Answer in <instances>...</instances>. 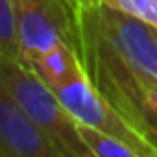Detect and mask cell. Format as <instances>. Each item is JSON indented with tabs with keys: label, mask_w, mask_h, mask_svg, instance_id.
I'll return each mask as SVG.
<instances>
[{
	"label": "cell",
	"mask_w": 157,
	"mask_h": 157,
	"mask_svg": "<svg viewBox=\"0 0 157 157\" xmlns=\"http://www.w3.org/2000/svg\"><path fill=\"white\" fill-rule=\"evenodd\" d=\"M101 4L157 28V0H101Z\"/></svg>",
	"instance_id": "cell-9"
},
{
	"label": "cell",
	"mask_w": 157,
	"mask_h": 157,
	"mask_svg": "<svg viewBox=\"0 0 157 157\" xmlns=\"http://www.w3.org/2000/svg\"><path fill=\"white\" fill-rule=\"evenodd\" d=\"M62 2H64L66 6L70 8V12L78 18L80 14H84V12L92 10V8H96V6H100L101 0H62Z\"/></svg>",
	"instance_id": "cell-11"
},
{
	"label": "cell",
	"mask_w": 157,
	"mask_h": 157,
	"mask_svg": "<svg viewBox=\"0 0 157 157\" xmlns=\"http://www.w3.org/2000/svg\"><path fill=\"white\" fill-rule=\"evenodd\" d=\"M22 64L32 70L46 86H50L54 92L84 74L80 54L70 44H58L50 50L28 54Z\"/></svg>",
	"instance_id": "cell-6"
},
{
	"label": "cell",
	"mask_w": 157,
	"mask_h": 157,
	"mask_svg": "<svg viewBox=\"0 0 157 157\" xmlns=\"http://www.w3.org/2000/svg\"><path fill=\"white\" fill-rule=\"evenodd\" d=\"M145 135L157 147V90L151 94L145 105Z\"/></svg>",
	"instance_id": "cell-10"
},
{
	"label": "cell",
	"mask_w": 157,
	"mask_h": 157,
	"mask_svg": "<svg viewBox=\"0 0 157 157\" xmlns=\"http://www.w3.org/2000/svg\"><path fill=\"white\" fill-rule=\"evenodd\" d=\"M56 94L80 125L94 127L105 135L121 139L143 157H157V147L94 90L86 78V72L56 90Z\"/></svg>",
	"instance_id": "cell-3"
},
{
	"label": "cell",
	"mask_w": 157,
	"mask_h": 157,
	"mask_svg": "<svg viewBox=\"0 0 157 157\" xmlns=\"http://www.w3.org/2000/svg\"><path fill=\"white\" fill-rule=\"evenodd\" d=\"M0 153L4 157H76L42 131L0 90Z\"/></svg>",
	"instance_id": "cell-5"
},
{
	"label": "cell",
	"mask_w": 157,
	"mask_h": 157,
	"mask_svg": "<svg viewBox=\"0 0 157 157\" xmlns=\"http://www.w3.org/2000/svg\"><path fill=\"white\" fill-rule=\"evenodd\" d=\"M78 28L88 82L145 135V105L157 90V44L151 26L100 4L78 16Z\"/></svg>",
	"instance_id": "cell-1"
},
{
	"label": "cell",
	"mask_w": 157,
	"mask_h": 157,
	"mask_svg": "<svg viewBox=\"0 0 157 157\" xmlns=\"http://www.w3.org/2000/svg\"><path fill=\"white\" fill-rule=\"evenodd\" d=\"M151 32H153V38H155V44H157V28L151 26Z\"/></svg>",
	"instance_id": "cell-12"
},
{
	"label": "cell",
	"mask_w": 157,
	"mask_h": 157,
	"mask_svg": "<svg viewBox=\"0 0 157 157\" xmlns=\"http://www.w3.org/2000/svg\"><path fill=\"white\" fill-rule=\"evenodd\" d=\"M0 90L70 153L76 157H96L82 137L80 123L62 104L58 94L32 70L4 54H0Z\"/></svg>",
	"instance_id": "cell-2"
},
{
	"label": "cell",
	"mask_w": 157,
	"mask_h": 157,
	"mask_svg": "<svg viewBox=\"0 0 157 157\" xmlns=\"http://www.w3.org/2000/svg\"><path fill=\"white\" fill-rule=\"evenodd\" d=\"M12 4L24 58L58 44H70L80 54L78 18L62 0H12Z\"/></svg>",
	"instance_id": "cell-4"
},
{
	"label": "cell",
	"mask_w": 157,
	"mask_h": 157,
	"mask_svg": "<svg viewBox=\"0 0 157 157\" xmlns=\"http://www.w3.org/2000/svg\"><path fill=\"white\" fill-rule=\"evenodd\" d=\"M80 133L96 157H143L131 145H127L125 141L115 139L111 135H105L101 131L94 129V127L80 125Z\"/></svg>",
	"instance_id": "cell-8"
},
{
	"label": "cell",
	"mask_w": 157,
	"mask_h": 157,
	"mask_svg": "<svg viewBox=\"0 0 157 157\" xmlns=\"http://www.w3.org/2000/svg\"><path fill=\"white\" fill-rule=\"evenodd\" d=\"M0 54L22 64L24 50H22V44H20L18 24H16L12 0H0Z\"/></svg>",
	"instance_id": "cell-7"
},
{
	"label": "cell",
	"mask_w": 157,
	"mask_h": 157,
	"mask_svg": "<svg viewBox=\"0 0 157 157\" xmlns=\"http://www.w3.org/2000/svg\"><path fill=\"white\" fill-rule=\"evenodd\" d=\"M0 157H4V155H2V153H0Z\"/></svg>",
	"instance_id": "cell-13"
}]
</instances>
